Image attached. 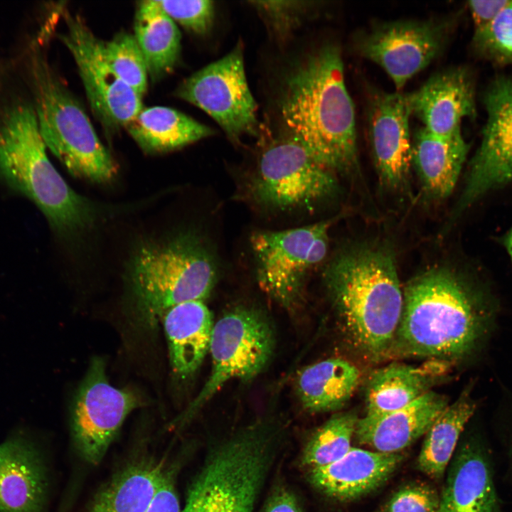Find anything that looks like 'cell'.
<instances>
[{"instance_id":"6da1fadb","label":"cell","mask_w":512,"mask_h":512,"mask_svg":"<svg viewBox=\"0 0 512 512\" xmlns=\"http://www.w3.org/2000/svg\"><path fill=\"white\" fill-rule=\"evenodd\" d=\"M279 108L289 136L321 165L333 173L357 168L355 107L338 46L324 45L291 70Z\"/></svg>"},{"instance_id":"7a4b0ae2","label":"cell","mask_w":512,"mask_h":512,"mask_svg":"<svg viewBox=\"0 0 512 512\" xmlns=\"http://www.w3.org/2000/svg\"><path fill=\"white\" fill-rule=\"evenodd\" d=\"M494 313L452 271L432 268L403 292L392 353L447 362L476 350L486 338Z\"/></svg>"},{"instance_id":"3957f363","label":"cell","mask_w":512,"mask_h":512,"mask_svg":"<svg viewBox=\"0 0 512 512\" xmlns=\"http://www.w3.org/2000/svg\"><path fill=\"white\" fill-rule=\"evenodd\" d=\"M323 279L349 344L370 361L390 354L403 304L393 251L380 245L343 250Z\"/></svg>"},{"instance_id":"277c9868","label":"cell","mask_w":512,"mask_h":512,"mask_svg":"<svg viewBox=\"0 0 512 512\" xmlns=\"http://www.w3.org/2000/svg\"><path fill=\"white\" fill-rule=\"evenodd\" d=\"M0 176L33 201L63 236L80 233L97 219L95 205L73 191L50 162L28 103H13L0 116Z\"/></svg>"},{"instance_id":"5b68a950","label":"cell","mask_w":512,"mask_h":512,"mask_svg":"<svg viewBox=\"0 0 512 512\" xmlns=\"http://www.w3.org/2000/svg\"><path fill=\"white\" fill-rule=\"evenodd\" d=\"M217 274L213 252L192 232L140 246L128 268L137 312L151 328L170 308L186 302L204 301L213 290Z\"/></svg>"},{"instance_id":"8992f818","label":"cell","mask_w":512,"mask_h":512,"mask_svg":"<svg viewBox=\"0 0 512 512\" xmlns=\"http://www.w3.org/2000/svg\"><path fill=\"white\" fill-rule=\"evenodd\" d=\"M30 73L39 130L46 148L74 176L97 183L113 179L117 166L85 110L46 58L33 50Z\"/></svg>"},{"instance_id":"52a82bcc","label":"cell","mask_w":512,"mask_h":512,"mask_svg":"<svg viewBox=\"0 0 512 512\" xmlns=\"http://www.w3.org/2000/svg\"><path fill=\"white\" fill-rule=\"evenodd\" d=\"M278 427L261 420L220 444L191 485L181 512H252L274 454Z\"/></svg>"},{"instance_id":"ba28073f","label":"cell","mask_w":512,"mask_h":512,"mask_svg":"<svg viewBox=\"0 0 512 512\" xmlns=\"http://www.w3.org/2000/svg\"><path fill=\"white\" fill-rule=\"evenodd\" d=\"M274 346L272 324L261 310L240 305L225 312L214 322L210 373L179 421L192 417L228 382L255 378L270 361Z\"/></svg>"},{"instance_id":"9c48e42d","label":"cell","mask_w":512,"mask_h":512,"mask_svg":"<svg viewBox=\"0 0 512 512\" xmlns=\"http://www.w3.org/2000/svg\"><path fill=\"white\" fill-rule=\"evenodd\" d=\"M333 220L283 230H261L250 238L261 290L287 310L302 302L309 273L326 257Z\"/></svg>"},{"instance_id":"30bf717a","label":"cell","mask_w":512,"mask_h":512,"mask_svg":"<svg viewBox=\"0 0 512 512\" xmlns=\"http://www.w3.org/2000/svg\"><path fill=\"white\" fill-rule=\"evenodd\" d=\"M252 201L270 210L308 209L335 193L334 173L290 136L272 142L248 181Z\"/></svg>"},{"instance_id":"8fae6325","label":"cell","mask_w":512,"mask_h":512,"mask_svg":"<svg viewBox=\"0 0 512 512\" xmlns=\"http://www.w3.org/2000/svg\"><path fill=\"white\" fill-rule=\"evenodd\" d=\"M176 95L206 112L233 141L258 133L257 106L247 81L240 42L183 80Z\"/></svg>"},{"instance_id":"7c38bea8","label":"cell","mask_w":512,"mask_h":512,"mask_svg":"<svg viewBox=\"0 0 512 512\" xmlns=\"http://www.w3.org/2000/svg\"><path fill=\"white\" fill-rule=\"evenodd\" d=\"M450 25L444 18L377 23L356 34L353 47L382 68L398 92L443 50Z\"/></svg>"},{"instance_id":"4fadbf2b","label":"cell","mask_w":512,"mask_h":512,"mask_svg":"<svg viewBox=\"0 0 512 512\" xmlns=\"http://www.w3.org/2000/svg\"><path fill=\"white\" fill-rule=\"evenodd\" d=\"M63 11L66 30L59 38L75 60L94 114L107 132L126 127L143 108L142 97L115 74L105 58L103 41L83 19Z\"/></svg>"},{"instance_id":"5bb4252c","label":"cell","mask_w":512,"mask_h":512,"mask_svg":"<svg viewBox=\"0 0 512 512\" xmlns=\"http://www.w3.org/2000/svg\"><path fill=\"white\" fill-rule=\"evenodd\" d=\"M105 363L92 359L74 398L71 428L82 458L96 465L105 457L127 415L141 405L137 395L110 384Z\"/></svg>"},{"instance_id":"9a60e30c","label":"cell","mask_w":512,"mask_h":512,"mask_svg":"<svg viewBox=\"0 0 512 512\" xmlns=\"http://www.w3.org/2000/svg\"><path fill=\"white\" fill-rule=\"evenodd\" d=\"M483 102L486 119L454 217L485 193L512 181V79L498 77L493 80Z\"/></svg>"},{"instance_id":"2e32d148","label":"cell","mask_w":512,"mask_h":512,"mask_svg":"<svg viewBox=\"0 0 512 512\" xmlns=\"http://www.w3.org/2000/svg\"><path fill=\"white\" fill-rule=\"evenodd\" d=\"M412 115L407 94L375 92L368 109V132L380 183L400 190L409 181L412 164Z\"/></svg>"},{"instance_id":"e0dca14e","label":"cell","mask_w":512,"mask_h":512,"mask_svg":"<svg viewBox=\"0 0 512 512\" xmlns=\"http://www.w3.org/2000/svg\"><path fill=\"white\" fill-rule=\"evenodd\" d=\"M407 97L412 115L422 122V127L437 135L455 132L464 118L476 114L472 76L461 66L432 75Z\"/></svg>"},{"instance_id":"ac0fdd59","label":"cell","mask_w":512,"mask_h":512,"mask_svg":"<svg viewBox=\"0 0 512 512\" xmlns=\"http://www.w3.org/2000/svg\"><path fill=\"white\" fill-rule=\"evenodd\" d=\"M437 512H501L489 451L481 441L469 440L457 450Z\"/></svg>"},{"instance_id":"d6986e66","label":"cell","mask_w":512,"mask_h":512,"mask_svg":"<svg viewBox=\"0 0 512 512\" xmlns=\"http://www.w3.org/2000/svg\"><path fill=\"white\" fill-rule=\"evenodd\" d=\"M448 405L444 395L430 390L400 409L364 415L358 420L354 436L374 451L398 453L425 434Z\"/></svg>"},{"instance_id":"ffe728a7","label":"cell","mask_w":512,"mask_h":512,"mask_svg":"<svg viewBox=\"0 0 512 512\" xmlns=\"http://www.w3.org/2000/svg\"><path fill=\"white\" fill-rule=\"evenodd\" d=\"M47 480L41 456L21 436L0 444V512H44Z\"/></svg>"},{"instance_id":"44dd1931","label":"cell","mask_w":512,"mask_h":512,"mask_svg":"<svg viewBox=\"0 0 512 512\" xmlns=\"http://www.w3.org/2000/svg\"><path fill=\"white\" fill-rule=\"evenodd\" d=\"M402 457L351 447L341 459L309 470L312 485L340 501L352 500L377 489L395 470Z\"/></svg>"},{"instance_id":"7402d4cb","label":"cell","mask_w":512,"mask_h":512,"mask_svg":"<svg viewBox=\"0 0 512 512\" xmlns=\"http://www.w3.org/2000/svg\"><path fill=\"white\" fill-rule=\"evenodd\" d=\"M161 321L171 369L178 378L187 379L209 353L214 326L212 314L203 301H189L170 308Z\"/></svg>"},{"instance_id":"603a6c76","label":"cell","mask_w":512,"mask_h":512,"mask_svg":"<svg viewBox=\"0 0 512 512\" xmlns=\"http://www.w3.org/2000/svg\"><path fill=\"white\" fill-rule=\"evenodd\" d=\"M449 363L433 360L420 366L392 363L374 371L365 391L366 415L376 416L400 409L442 380Z\"/></svg>"},{"instance_id":"cb8c5ba5","label":"cell","mask_w":512,"mask_h":512,"mask_svg":"<svg viewBox=\"0 0 512 512\" xmlns=\"http://www.w3.org/2000/svg\"><path fill=\"white\" fill-rule=\"evenodd\" d=\"M469 149L461 129L437 135L421 127L412 140V164L422 186L433 199H443L454 190Z\"/></svg>"},{"instance_id":"d4e9b609","label":"cell","mask_w":512,"mask_h":512,"mask_svg":"<svg viewBox=\"0 0 512 512\" xmlns=\"http://www.w3.org/2000/svg\"><path fill=\"white\" fill-rule=\"evenodd\" d=\"M361 378L358 368L341 358L323 360L302 368L296 389L303 407L313 413L342 408L355 392Z\"/></svg>"},{"instance_id":"484cf974","label":"cell","mask_w":512,"mask_h":512,"mask_svg":"<svg viewBox=\"0 0 512 512\" xmlns=\"http://www.w3.org/2000/svg\"><path fill=\"white\" fill-rule=\"evenodd\" d=\"M126 128L139 146L149 154L182 148L214 133L189 116L163 106L143 107Z\"/></svg>"},{"instance_id":"4316f807","label":"cell","mask_w":512,"mask_h":512,"mask_svg":"<svg viewBox=\"0 0 512 512\" xmlns=\"http://www.w3.org/2000/svg\"><path fill=\"white\" fill-rule=\"evenodd\" d=\"M134 30L151 80L155 82L170 74L179 59L181 33L158 0L138 3Z\"/></svg>"},{"instance_id":"83f0119b","label":"cell","mask_w":512,"mask_h":512,"mask_svg":"<svg viewBox=\"0 0 512 512\" xmlns=\"http://www.w3.org/2000/svg\"><path fill=\"white\" fill-rule=\"evenodd\" d=\"M168 471L161 462L132 464L97 495L88 512H146Z\"/></svg>"},{"instance_id":"f1b7e54d","label":"cell","mask_w":512,"mask_h":512,"mask_svg":"<svg viewBox=\"0 0 512 512\" xmlns=\"http://www.w3.org/2000/svg\"><path fill=\"white\" fill-rule=\"evenodd\" d=\"M476 406L469 390L466 389L439 415L425 434L417 458V466L421 471L433 479L442 477Z\"/></svg>"},{"instance_id":"f546056e","label":"cell","mask_w":512,"mask_h":512,"mask_svg":"<svg viewBox=\"0 0 512 512\" xmlns=\"http://www.w3.org/2000/svg\"><path fill=\"white\" fill-rule=\"evenodd\" d=\"M358 420L353 412H340L329 419L306 444L302 458L303 465L310 470L343 457L352 447Z\"/></svg>"},{"instance_id":"4dcf8cb0","label":"cell","mask_w":512,"mask_h":512,"mask_svg":"<svg viewBox=\"0 0 512 512\" xmlns=\"http://www.w3.org/2000/svg\"><path fill=\"white\" fill-rule=\"evenodd\" d=\"M103 51L111 68L141 97L147 89L148 71L144 55L134 35L119 33L103 41Z\"/></svg>"},{"instance_id":"1f68e13d","label":"cell","mask_w":512,"mask_h":512,"mask_svg":"<svg viewBox=\"0 0 512 512\" xmlns=\"http://www.w3.org/2000/svg\"><path fill=\"white\" fill-rule=\"evenodd\" d=\"M472 45L478 53L496 63H512L511 0L487 27L474 33Z\"/></svg>"},{"instance_id":"d6a6232c","label":"cell","mask_w":512,"mask_h":512,"mask_svg":"<svg viewBox=\"0 0 512 512\" xmlns=\"http://www.w3.org/2000/svg\"><path fill=\"white\" fill-rule=\"evenodd\" d=\"M158 1L174 22L195 34L203 35L212 27L215 15V6L212 1Z\"/></svg>"},{"instance_id":"836d02e7","label":"cell","mask_w":512,"mask_h":512,"mask_svg":"<svg viewBox=\"0 0 512 512\" xmlns=\"http://www.w3.org/2000/svg\"><path fill=\"white\" fill-rule=\"evenodd\" d=\"M307 1H251L277 36L284 38L303 21L309 8Z\"/></svg>"},{"instance_id":"e575fe53","label":"cell","mask_w":512,"mask_h":512,"mask_svg":"<svg viewBox=\"0 0 512 512\" xmlns=\"http://www.w3.org/2000/svg\"><path fill=\"white\" fill-rule=\"evenodd\" d=\"M439 496L425 484L408 485L398 491L385 506V512H437Z\"/></svg>"},{"instance_id":"d590c367","label":"cell","mask_w":512,"mask_h":512,"mask_svg":"<svg viewBox=\"0 0 512 512\" xmlns=\"http://www.w3.org/2000/svg\"><path fill=\"white\" fill-rule=\"evenodd\" d=\"M509 0H478L468 2L474 24V33L487 27L508 3Z\"/></svg>"},{"instance_id":"8d00e7d4","label":"cell","mask_w":512,"mask_h":512,"mask_svg":"<svg viewBox=\"0 0 512 512\" xmlns=\"http://www.w3.org/2000/svg\"><path fill=\"white\" fill-rule=\"evenodd\" d=\"M146 512H181L174 480L168 471Z\"/></svg>"},{"instance_id":"74e56055","label":"cell","mask_w":512,"mask_h":512,"mask_svg":"<svg viewBox=\"0 0 512 512\" xmlns=\"http://www.w3.org/2000/svg\"><path fill=\"white\" fill-rule=\"evenodd\" d=\"M261 512H302L294 494L288 489L275 490Z\"/></svg>"},{"instance_id":"f35d334b","label":"cell","mask_w":512,"mask_h":512,"mask_svg":"<svg viewBox=\"0 0 512 512\" xmlns=\"http://www.w3.org/2000/svg\"><path fill=\"white\" fill-rule=\"evenodd\" d=\"M504 245L512 262V227L504 238Z\"/></svg>"},{"instance_id":"ab89813d","label":"cell","mask_w":512,"mask_h":512,"mask_svg":"<svg viewBox=\"0 0 512 512\" xmlns=\"http://www.w3.org/2000/svg\"><path fill=\"white\" fill-rule=\"evenodd\" d=\"M509 452H510L511 459V461H512V441H511V447H510V450H509Z\"/></svg>"}]
</instances>
